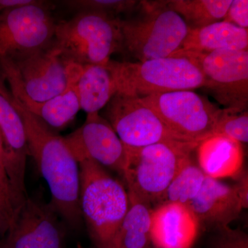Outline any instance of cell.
Returning a JSON list of instances; mask_svg holds the SVG:
<instances>
[{
	"label": "cell",
	"instance_id": "20",
	"mask_svg": "<svg viewBox=\"0 0 248 248\" xmlns=\"http://www.w3.org/2000/svg\"><path fill=\"white\" fill-rule=\"evenodd\" d=\"M129 207L116 236L115 248H149L153 208L128 195Z\"/></svg>",
	"mask_w": 248,
	"mask_h": 248
},
{
	"label": "cell",
	"instance_id": "10",
	"mask_svg": "<svg viewBox=\"0 0 248 248\" xmlns=\"http://www.w3.org/2000/svg\"><path fill=\"white\" fill-rule=\"evenodd\" d=\"M56 26L45 1L0 13V59L49 48Z\"/></svg>",
	"mask_w": 248,
	"mask_h": 248
},
{
	"label": "cell",
	"instance_id": "13",
	"mask_svg": "<svg viewBox=\"0 0 248 248\" xmlns=\"http://www.w3.org/2000/svg\"><path fill=\"white\" fill-rule=\"evenodd\" d=\"M63 138L78 164L90 160L124 177L128 165V148L99 113L87 114L82 125Z\"/></svg>",
	"mask_w": 248,
	"mask_h": 248
},
{
	"label": "cell",
	"instance_id": "12",
	"mask_svg": "<svg viewBox=\"0 0 248 248\" xmlns=\"http://www.w3.org/2000/svg\"><path fill=\"white\" fill-rule=\"evenodd\" d=\"M0 135L15 216L29 197L26 187V170L29 152L24 122L15 106L12 94L1 80Z\"/></svg>",
	"mask_w": 248,
	"mask_h": 248
},
{
	"label": "cell",
	"instance_id": "30",
	"mask_svg": "<svg viewBox=\"0 0 248 248\" xmlns=\"http://www.w3.org/2000/svg\"><path fill=\"white\" fill-rule=\"evenodd\" d=\"M10 226H11V221L9 217L6 216L0 209V236H3L7 234Z\"/></svg>",
	"mask_w": 248,
	"mask_h": 248
},
{
	"label": "cell",
	"instance_id": "5",
	"mask_svg": "<svg viewBox=\"0 0 248 248\" xmlns=\"http://www.w3.org/2000/svg\"><path fill=\"white\" fill-rule=\"evenodd\" d=\"M107 66L115 83L116 93L141 98L159 93L192 91L204 86L200 68L184 57L135 62L110 59Z\"/></svg>",
	"mask_w": 248,
	"mask_h": 248
},
{
	"label": "cell",
	"instance_id": "1",
	"mask_svg": "<svg viewBox=\"0 0 248 248\" xmlns=\"http://www.w3.org/2000/svg\"><path fill=\"white\" fill-rule=\"evenodd\" d=\"M12 97L25 126L29 156L48 184L51 195L49 205L68 226L78 228L82 217L78 161L63 137L57 135Z\"/></svg>",
	"mask_w": 248,
	"mask_h": 248
},
{
	"label": "cell",
	"instance_id": "4",
	"mask_svg": "<svg viewBox=\"0 0 248 248\" xmlns=\"http://www.w3.org/2000/svg\"><path fill=\"white\" fill-rule=\"evenodd\" d=\"M141 17L119 18L120 53L137 62L168 58L182 48L189 27L179 14L165 6L164 1H141Z\"/></svg>",
	"mask_w": 248,
	"mask_h": 248
},
{
	"label": "cell",
	"instance_id": "16",
	"mask_svg": "<svg viewBox=\"0 0 248 248\" xmlns=\"http://www.w3.org/2000/svg\"><path fill=\"white\" fill-rule=\"evenodd\" d=\"M187 206L195 214L200 224L215 227L230 226L244 209L234 186L206 176L203 186Z\"/></svg>",
	"mask_w": 248,
	"mask_h": 248
},
{
	"label": "cell",
	"instance_id": "7",
	"mask_svg": "<svg viewBox=\"0 0 248 248\" xmlns=\"http://www.w3.org/2000/svg\"><path fill=\"white\" fill-rule=\"evenodd\" d=\"M119 18L96 13H78L69 20L57 23L50 48L76 64H104L120 53Z\"/></svg>",
	"mask_w": 248,
	"mask_h": 248
},
{
	"label": "cell",
	"instance_id": "14",
	"mask_svg": "<svg viewBox=\"0 0 248 248\" xmlns=\"http://www.w3.org/2000/svg\"><path fill=\"white\" fill-rule=\"evenodd\" d=\"M61 219L49 203L29 197L15 215L0 248H63Z\"/></svg>",
	"mask_w": 248,
	"mask_h": 248
},
{
	"label": "cell",
	"instance_id": "25",
	"mask_svg": "<svg viewBox=\"0 0 248 248\" xmlns=\"http://www.w3.org/2000/svg\"><path fill=\"white\" fill-rule=\"evenodd\" d=\"M215 135L231 138L239 143L248 142V110L237 111L221 109L215 128Z\"/></svg>",
	"mask_w": 248,
	"mask_h": 248
},
{
	"label": "cell",
	"instance_id": "22",
	"mask_svg": "<svg viewBox=\"0 0 248 248\" xmlns=\"http://www.w3.org/2000/svg\"><path fill=\"white\" fill-rule=\"evenodd\" d=\"M232 0H171L165 6L184 19L189 29H199L223 21Z\"/></svg>",
	"mask_w": 248,
	"mask_h": 248
},
{
	"label": "cell",
	"instance_id": "28",
	"mask_svg": "<svg viewBox=\"0 0 248 248\" xmlns=\"http://www.w3.org/2000/svg\"><path fill=\"white\" fill-rule=\"evenodd\" d=\"M248 175L247 171L244 170L238 176L237 182L234 184L235 187L237 190L241 202H242L244 209L248 207Z\"/></svg>",
	"mask_w": 248,
	"mask_h": 248
},
{
	"label": "cell",
	"instance_id": "21",
	"mask_svg": "<svg viewBox=\"0 0 248 248\" xmlns=\"http://www.w3.org/2000/svg\"><path fill=\"white\" fill-rule=\"evenodd\" d=\"M19 102L31 113L54 130L66 128L73 122L78 112L81 110L76 84L65 92L46 102Z\"/></svg>",
	"mask_w": 248,
	"mask_h": 248
},
{
	"label": "cell",
	"instance_id": "15",
	"mask_svg": "<svg viewBox=\"0 0 248 248\" xmlns=\"http://www.w3.org/2000/svg\"><path fill=\"white\" fill-rule=\"evenodd\" d=\"M200 226L195 214L187 205L159 204L152 210L151 243L155 248H191Z\"/></svg>",
	"mask_w": 248,
	"mask_h": 248
},
{
	"label": "cell",
	"instance_id": "11",
	"mask_svg": "<svg viewBox=\"0 0 248 248\" xmlns=\"http://www.w3.org/2000/svg\"><path fill=\"white\" fill-rule=\"evenodd\" d=\"M104 115L128 149L164 142H182L168 130L141 97L116 93L106 106Z\"/></svg>",
	"mask_w": 248,
	"mask_h": 248
},
{
	"label": "cell",
	"instance_id": "24",
	"mask_svg": "<svg viewBox=\"0 0 248 248\" xmlns=\"http://www.w3.org/2000/svg\"><path fill=\"white\" fill-rule=\"evenodd\" d=\"M67 9L78 13L104 14L110 17L133 12L141 6V1L135 0H68L62 1Z\"/></svg>",
	"mask_w": 248,
	"mask_h": 248
},
{
	"label": "cell",
	"instance_id": "18",
	"mask_svg": "<svg viewBox=\"0 0 248 248\" xmlns=\"http://www.w3.org/2000/svg\"><path fill=\"white\" fill-rule=\"evenodd\" d=\"M248 49V29L220 21L206 27L189 29L179 50L210 53L220 50Z\"/></svg>",
	"mask_w": 248,
	"mask_h": 248
},
{
	"label": "cell",
	"instance_id": "31",
	"mask_svg": "<svg viewBox=\"0 0 248 248\" xmlns=\"http://www.w3.org/2000/svg\"><path fill=\"white\" fill-rule=\"evenodd\" d=\"M0 209L2 210L3 213H4L6 216L9 217L10 221H11V222H12L13 220L12 214L10 212V210H9V208H7V206H6V204L4 203V201L1 199V196H0Z\"/></svg>",
	"mask_w": 248,
	"mask_h": 248
},
{
	"label": "cell",
	"instance_id": "17",
	"mask_svg": "<svg viewBox=\"0 0 248 248\" xmlns=\"http://www.w3.org/2000/svg\"><path fill=\"white\" fill-rule=\"evenodd\" d=\"M198 166L213 179L236 178L244 170V151L241 143L221 135H214L197 148Z\"/></svg>",
	"mask_w": 248,
	"mask_h": 248
},
{
	"label": "cell",
	"instance_id": "6",
	"mask_svg": "<svg viewBox=\"0 0 248 248\" xmlns=\"http://www.w3.org/2000/svg\"><path fill=\"white\" fill-rule=\"evenodd\" d=\"M198 143L164 142L128 150L124 179L128 195L149 204L159 205L173 179Z\"/></svg>",
	"mask_w": 248,
	"mask_h": 248
},
{
	"label": "cell",
	"instance_id": "29",
	"mask_svg": "<svg viewBox=\"0 0 248 248\" xmlns=\"http://www.w3.org/2000/svg\"><path fill=\"white\" fill-rule=\"evenodd\" d=\"M42 1L40 0H0V13L30 5L40 4Z\"/></svg>",
	"mask_w": 248,
	"mask_h": 248
},
{
	"label": "cell",
	"instance_id": "8",
	"mask_svg": "<svg viewBox=\"0 0 248 248\" xmlns=\"http://www.w3.org/2000/svg\"><path fill=\"white\" fill-rule=\"evenodd\" d=\"M141 99L180 141L200 144L215 134L221 109L194 91L159 93Z\"/></svg>",
	"mask_w": 248,
	"mask_h": 248
},
{
	"label": "cell",
	"instance_id": "9",
	"mask_svg": "<svg viewBox=\"0 0 248 248\" xmlns=\"http://www.w3.org/2000/svg\"><path fill=\"white\" fill-rule=\"evenodd\" d=\"M189 59L200 68L204 86L226 108L246 110L248 102V50L210 53L179 50L170 56Z\"/></svg>",
	"mask_w": 248,
	"mask_h": 248
},
{
	"label": "cell",
	"instance_id": "26",
	"mask_svg": "<svg viewBox=\"0 0 248 248\" xmlns=\"http://www.w3.org/2000/svg\"><path fill=\"white\" fill-rule=\"evenodd\" d=\"M210 248H248V236L239 229L230 226L215 228Z\"/></svg>",
	"mask_w": 248,
	"mask_h": 248
},
{
	"label": "cell",
	"instance_id": "19",
	"mask_svg": "<svg viewBox=\"0 0 248 248\" xmlns=\"http://www.w3.org/2000/svg\"><path fill=\"white\" fill-rule=\"evenodd\" d=\"M81 110L99 113L116 94V88L107 63L83 68L76 84Z\"/></svg>",
	"mask_w": 248,
	"mask_h": 248
},
{
	"label": "cell",
	"instance_id": "2",
	"mask_svg": "<svg viewBox=\"0 0 248 248\" xmlns=\"http://www.w3.org/2000/svg\"><path fill=\"white\" fill-rule=\"evenodd\" d=\"M79 207L90 237L97 248H115L129 207L128 191L94 161L79 163Z\"/></svg>",
	"mask_w": 248,
	"mask_h": 248
},
{
	"label": "cell",
	"instance_id": "23",
	"mask_svg": "<svg viewBox=\"0 0 248 248\" xmlns=\"http://www.w3.org/2000/svg\"><path fill=\"white\" fill-rule=\"evenodd\" d=\"M205 177L198 165L189 160L170 184L159 204L176 203L187 205L198 195Z\"/></svg>",
	"mask_w": 248,
	"mask_h": 248
},
{
	"label": "cell",
	"instance_id": "3",
	"mask_svg": "<svg viewBox=\"0 0 248 248\" xmlns=\"http://www.w3.org/2000/svg\"><path fill=\"white\" fill-rule=\"evenodd\" d=\"M84 66L49 48L14 58L0 59V69L11 93L21 102L42 103L76 84Z\"/></svg>",
	"mask_w": 248,
	"mask_h": 248
},
{
	"label": "cell",
	"instance_id": "27",
	"mask_svg": "<svg viewBox=\"0 0 248 248\" xmlns=\"http://www.w3.org/2000/svg\"><path fill=\"white\" fill-rule=\"evenodd\" d=\"M223 21L231 23L241 29H248V0H232Z\"/></svg>",
	"mask_w": 248,
	"mask_h": 248
}]
</instances>
